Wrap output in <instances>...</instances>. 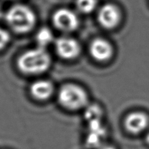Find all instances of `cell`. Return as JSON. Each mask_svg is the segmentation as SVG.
Masks as SVG:
<instances>
[{
	"instance_id": "cell-13",
	"label": "cell",
	"mask_w": 149,
	"mask_h": 149,
	"mask_svg": "<svg viewBox=\"0 0 149 149\" xmlns=\"http://www.w3.org/2000/svg\"><path fill=\"white\" fill-rule=\"evenodd\" d=\"M97 0H77V9L83 13H92L97 6Z\"/></svg>"
},
{
	"instance_id": "cell-12",
	"label": "cell",
	"mask_w": 149,
	"mask_h": 149,
	"mask_svg": "<svg viewBox=\"0 0 149 149\" xmlns=\"http://www.w3.org/2000/svg\"><path fill=\"white\" fill-rule=\"evenodd\" d=\"M102 109L97 105H91L86 109L84 117L88 122L93 121L101 120Z\"/></svg>"
},
{
	"instance_id": "cell-15",
	"label": "cell",
	"mask_w": 149,
	"mask_h": 149,
	"mask_svg": "<svg viewBox=\"0 0 149 149\" xmlns=\"http://www.w3.org/2000/svg\"><path fill=\"white\" fill-rule=\"evenodd\" d=\"M97 149H116V148H115L114 146H112L105 145V144H103V146H101L100 148H98Z\"/></svg>"
},
{
	"instance_id": "cell-10",
	"label": "cell",
	"mask_w": 149,
	"mask_h": 149,
	"mask_svg": "<svg viewBox=\"0 0 149 149\" xmlns=\"http://www.w3.org/2000/svg\"><path fill=\"white\" fill-rule=\"evenodd\" d=\"M54 87L52 83L47 80H38L30 87V93L34 98L39 100H47L52 95Z\"/></svg>"
},
{
	"instance_id": "cell-6",
	"label": "cell",
	"mask_w": 149,
	"mask_h": 149,
	"mask_svg": "<svg viewBox=\"0 0 149 149\" xmlns=\"http://www.w3.org/2000/svg\"><path fill=\"white\" fill-rule=\"evenodd\" d=\"M56 52L64 59H74L80 52L79 44L71 37H60L55 42Z\"/></svg>"
},
{
	"instance_id": "cell-17",
	"label": "cell",
	"mask_w": 149,
	"mask_h": 149,
	"mask_svg": "<svg viewBox=\"0 0 149 149\" xmlns=\"http://www.w3.org/2000/svg\"><path fill=\"white\" fill-rule=\"evenodd\" d=\"M2 15H3V13H2V12H1V9H0V19L2 17Z\"/></svg>"
},
{
	"instance_id": "cell-7",
	"label": "cell",
	"mask_w": 149,
	"mask_h": 149,
	"mask_svg": "<svg viewBox=\"0 0 149 149\" xmlns=\"http://www.w3.org/2000/svg\"><path fill=\"white\" fill-rule=\"evenodd\" d=\"M88 125L86 144L89 148L97 149L103 145V140L106 135V129L101 123V120L88 122Z\"/></svg>"
},
{
	"instance_id": "cell-4",
	"label": "cell",
	"mask_w": 149,
	"mask_h": 149,
	"mask_svg": "<svg viewBox=\"0 0 149 149\" xmlns=\"http://www.w3.org/2000/svg\"><path fill=\"white\" fill-rule=\"evenodd\" d=\"M52 20L55 27L65 32L74 31L79 26V18L77 15L66 8L57 10L54 13Z\"/></svg>"
},
{
	"instance_id": "cell-11",
	"label": "cell",
	"mask_w": 149,
	"mask_h": 149,
	"mask_svg": "<svg viewBox=\"0 0 149 149\" xmlns=\"http://www.w3.org/2000/svg\"><path fill=\"white\" fill-rule=\"evenodd\" d=\"M36 39L39 47H45L52 42L53 35H52V31L49 29L45 27L42 28L36 33Z\"/></svg>"
},
{
	"instance_id": "cell-9",
	"label": "cell",
	"mask_w": 149,
	"mask_h": 149,
	"mask_svg": "<svg viewBox=\"0 0 149 149\" xmlns=\"http://www.w3.org/2000/svg\"><path fill=\"white\" fill-rule=\"evenodd\" d=\"M113 47L106 39L97 38L90 44V52L94 59L98 61H106L113 55Z\"/></svg>"
},
{
	"instance_id": "cell-5",
	"label": "cell",
	"mask_w": 149,
	"mask_h": 149,
	"mask_svg": "<svg viewBox=\"0 0 149 149\" xmlns=\"http://www.w3.org/2000/svg\"><path fill=\"white\" fill-rule=\"evenodd\" d=\"M97 19L103 27L109 29H113L116 27L120 21V11L114 4H106L99 10Z\"/></svg>"
},
{
	"instance_id": "cell-1",
	"label": "cell",
	"mask_w": 149,
	"mask_h": 149,
	"mask_svg": "<svg viewBox=\"0 0 149 149\" xmlns=\"http://www.w3.org/2000/svg\"><path fill=\"white\" fill-rule=\"evenodd\" d=\"M51 58L44 47L29 49L17 59V68L26 74H39L49 68Z\"/></svg>"
},
{
	"instance_id": "cell-8",
	"label": "cell",
	"mask_w": 149,
	"mask_h": 149,
	"mask_svg": "<svg viewBox=\"0 0 149 149\" xmlns=\"http://www.w3.org/2000/svg\"><path fill=\"white\" fill-rule=\"evenodd\" d=\"M149 125L148 115L143 112H132L126 116L125 127L130 133L136 135L143 132Z\"/></svg>"
},
{
	"instance_id": "cell-2",
	"label": "cell",
	"mask_w": 149,
	"mask_h": 149,
	"mask_svg": "<svg viewBox=\"0 0 149 149\" xmlns=\"http://www.w3.org/2000/svg\"><path fill=\"white\" fill-rule=\"evenodd\" d=\"M36 15L29 7L15 4L5 14V20L13 31L19 33H27L36 23Z\"/></svg>"
},
{
	"instance_id": "cell-14",
	"label": "cell",
	"mask_w": 149,
	"mask_h": 149,
	"mask_svg": "<svg viewBox=\"0 0 149 149\" xmlns=\"http://www.w3.org/2000/svg\"><path fill=\"white\" fill-rule=\"evenodd\" d=\"M10 41V35L7 31L0 27V50L7 46Z\"/></svg>"
},
{
	"instance_id": "cell-16",
	"label": "cell",
	"mask_w": 149,
	"mask_h": 149,
	"mask_svg": "<svg viewBox=\"0 0 149 149\" xmlns=\"http://www.w3.org/2000/svg\"><path fill=\"white\" fill-rule=\"evenodd\" d=\"M146 143L149 145V130L147 132L146 135Z\"/></svg>"
},
{
	"instance_id": "cell-3",
	"label": "cell",
	"mask_w": 149,
	"mask_h": 149,
	"mask_svg": "<svg viewBox=\"0 0 149 149\" xmlns=\"http://www.w3.org/2000/svg\"><path fill=\"white\" fill-rule=\"evenodd\" d=\"M58 98L63 107L70 110L82 109L88 103V96L85 90L74 84L63 86L58 92Z\"/></svg>"
}]
</instances>
